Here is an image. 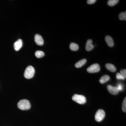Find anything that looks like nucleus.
<instances>
[{
  "label": "nucleus",
  "instance_id": "1",
  "mask_svg": "<svg viewBox=\"0 0 126 126\" xmlns=\"http://www.w3.org/2000/svg\"><path fill=\"white\" fill-rule=\"evenodd\" d=\"M17 106L18 108L21 110H27L29 109L31 107V104L29 101L27 99L21 100L18 102Z\"/></svg>",
  "mask_w": 126,
  "mask_h": 126
},
{
  "label": "nucleus",
  "instance_id": "2",
  "mask_svg": "<svg viewBox=\"0 0 126 126\" xmlns=\"http://www.w3.org/2000/svg\"><path fill=\"white\" fill-rule=\"evenodd\" d=\"M35 72V70L33 67L31 65H29L26 69L24 73V76L25 78L31 79L34 77Z\"/></svg>",
  "mask_w": 126,
  "mask_h": 126
},
{
  "label": "nucleus",
  "instance_id": "3",
  "mask_svg": "<svg viewBox=\"0 0 126 126\" xmlns=\"http://www.w3.org/2000/svg\"><path fill=\"white\" fill-rule=\"evenodd\" d=\"M72 98L75 102L79 104H84L86 102V97L83 95L75 94L72 97Z\"/></svg>",
  "mask_w": 126,
  "mask_h": 126
},
{
  "label": "nucleus",
  "instance_id": "4",
  "mask_svg": "<svg viewBox=\"0 0 126 126\" xmlns=\"http://www.w3.org/2000/svg\"><path fill=\"white\" fill-rule=\"evenodd\" d=\"M106 113L102 109H100L98 110L95 115V119L96 121L100 122L105 117Z\"/></svg>",
  "mask_w": 126,
  "mask_h": 126
},
{
  "label": "nucleus",
  "instance_id": "5",
  "mask_svg": "<svg viewBox=\"0 0 126 126\" xmlns=\"http://www.w3.org/2000/svg\"><path fill=\"white\" fill-rule=\"evenodd\" d=\"M100 70V65L98 63L94 64L87 69V72L91 73L98 72Z\"/></svg>",
  "mask_w": 126,
  "mask_h": 126
},
{
  "label": "nucleus",
  "instance_id": "6",
  "mask_svg": "<svg viewBox=\"0 0 126 126\" xmlns=\"http://www.w3.org/2000/svg\"><path fill=\"white\" fill-rule=\"evenodd\" d=\"M107 89L111 94L116 95L118 94L119 90L117 87H113L111 85H109L107 86Z\"/></svg>",
  "mask_w": 126,
  "mask_h": 126
},
{
  "label": "nucleus",
  "instance_id": "7",
  "mask_svg": "<svg viewBox=\"0 0 126 126\" xmlns=\"http://www.w3.org/2000/svg\"><path fill=\"white\" fill-rule=\"evenodd\" d=\"M34 40L35 43L37 45L41 46L44 44V40L40 35L38 34H35V35Z\"/></svg>",
  "mask_w": 126,
  "mask_h": 126
},
{
  "label": "nucleus",
  "instance_id": "8",
  "mask_svg": "<svg viewBox=\"0 0 126 126\" xmlns=\"http://www.w3.org/2000/svg\"><path fill=\"white\" fill-rule=\"evenodd\" d=\"M23 45V41L21 39H19L17 41L14 43V48L16 51H18Z\"/></svg>",
  "mask_w": 126,
  "mask_h": 126
},
{
  "label": "nucleus",
  "instance_id": "9",
  "mask_svg": "<svg viewBox=\"0 0 126 126\" xmlns=\"http://www.w3.org/2000/svg\"><path fill=\"white\" fill-rule=\"evenodd\" d=\"M93 40L92 39L88 40L86 43V50L87 51H90L92 50L94 48V46L93 45Z\"/></svg>",
  "mask_w": 126,
  "mask_h": 126
},
{
  "label": "nucleus",
  "instance_id": "10",
  "mask_svg": "<svg viewBox=\"0 0 126 126\" xmlns=\"http://www.w3.org/2000/svg\"><path fill=\"white\" fill-rule=\"evenodd\" d=\"M105 41L107 45L109 47H112L114 46V42L112 38L109 35H107L105 37Z\"/></svg>",
  "mask_w": 126,
  "mask_h": 126
},
{
  "label": "nucleus",
  "instance_id": "11",
  "mask_svg": "<svg viewBox=\"0 0 126 126\" xmlns=\"http://www.w3.org/2000/svg\"><path fill=\"white\" fill-rule=\"evenodd\" d=\"M106 67L107 70L112 72H115L117 70L116 68L115 67V65L109 63L106 64Z\"/></svg>",
  "mask_w": 126,
  "mask_h": 126
},
{
  "label": "nucleus",
  "instance_id": "12",
  "mask_svg": "<svg viewBox=\"0 0 126 126\" xmlns=\"http://www.w3.org/2000/svg\"><path fill=\"white\" fill-rule=\"evenodd\" d=\"M87 62V60L85 59H82L77 62L75 64V67L79 68L84 65Z\"/></svg>",
  "mask_w": 126,
  "mask_h": 126
},
{
  "label": "nucleus",
  "instance_id": "13",
  "mask_svg": "<svg viewBox=\"0 0 126 126\" xmlns=\"http://www.w3.org/2000/svg\"><path fill=\"white\" fill-rule=\"evenodd\" d=\"M110 79V77L107 75H105L101 77L99 79V81L100 83L103 84L109 81Z\"/></svg>",
  "mask_w": 126,
  "mask_h": 126
},
{
  "label": "nucleus",
  "instance_id": "14",
  "mask_svg": "<svg viewBox=\"0 0 126 126\" xmlns=\"http://www.w3.org/2000/svg\"><path fill=\"white\" fill-rule=\"evenodd\" d=\"M69 48L71 50L73 51L78 50L79 48V46L77 44L74 43H71L69 45Z\"/></svg>",
  "mask_w": 126,
  "mask_h": 126
},
{
  "label": "nucleus",
  "instance_id": "15",
  "mask_svg": "<svg viewBox=\"0 0 126 126\" xmlns=\"http://www.w3.org/2000/svg\"><path fill=\"white\" fill-rule=\"evenodd\" d=\"M118 0H109L107 2V4L110 6H113L117 4L119 2Z\"/></svg>",
  "mask_w": 126,
  "mask_h": 126
},
{
  "label": "nucleus",
  "instance_id": "16",
  "mask_svg": "<svg viewBox=\"0 0 126 126\" xmlns=\"http://www.w3.org/2000/svg\"><path fill=\"white\" fill-rule=\"evenodd\" d=\"M35 55L37 58H40L44 57L45 55V53L43 51L38 50L35 52Z\"/></svg>",
  "mask_w": 126,
  "mask_h": 126
},
{
  "label": "nucleus",
  "instance_id": "17",
  "mask_svg": "<svg viewBox=\"0 0 126 126\" xmlns=\"http://www.w3.org/2000/svg\"><path fill=\"white\" fill-rule=\"evenodd\" d=\"M119 18L120 20H126V13L125 12H121L119 14Z\"/></svg>",
  "mask_w": 126,
  "mask_h": 126
},
{
  "label": "nucleus",
  "instance_id": "18",
  "mask_svg": "<svg viewBox=\"0 0 126 126\" xmlns=\"http://www.w3.org/2000/svg\"><path fill=\"white\" fill-rule=\"evenodd\" d=\"M122 109L124 112H126V97L125 98L123 102Z\"/></svg>",
  "mask_w": 126,
  "mask_h": 126
},
{
  "label": "nucleus",
  "instance_id": "19",
  "mask_svg": "<svg viewBox=\"0 0 126 126\" xmlns=\"http://www.w3.org/2000/svg\"><path fill=\"white\" fill-rule=\"evenodd\" d=\"M116 79H124L125 78L120 73H117L116 74Z\"/></svg>",
  "mask_w": 126,
  "mask_h": 126
},
{
  "label": "nucleus",
  "instance_id": "20",
  "mask_svg": "<svg viewBox=\"0 0 126 126\" xmlns=\"http://www.w3.org/2000/svg\"><path fill=\"white\" fill-rule=\"evenodd\" d=\"M120 74L123 76V77L126 79V69H122L120 71Z\"/></svg>",
  "mask_w": 126,
  "mask_h": 126
},
{
  "label": "nucleus",
  "instance_id": "21",
  "mask_svg": "<svg viewBox=\"0 0 126 126\" xmlns=\"http://www.w3.org/2000/svg\"><path fill=\"white\" fill-rule=\"evenodd\" d=\"M96 1V0H88L87 1V3L89 5L92 4H94Z\"/></svg>",
  "mask_w": 126,
  "mask_h": 126
},
{
  "label": "nucleus",
  "instance_id": "22",
  "mask_svg": "<svg viewBox=\"0 0 126 126\" xmlns=\"http://www.w3.org/2000/svg\"><path fill=\"white\" fill-rule=\"evenodd\" d=\"M117 87L119 91H122V90H123V89L122 85L120 83H119V84L118 85Z\"/></svg>",
  "mask_w": 126,
  "mask_h": 126
}]
</instances>
